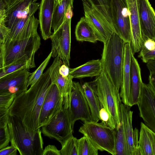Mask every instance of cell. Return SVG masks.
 <instances>
[{
	"instance_id": "1",
	"label": "cell",
	"mask_w": 155,
	"mask_h": 155,
	"mask_svg": "<svg viewBox=\"0 0 155 155\" xmlns=\"http://www.w3.org/2000/svg\"><path fill=\"white\" fill-rule=\"evenodd\" d=\"M51 84L48 68L28 89L15 97L8 109L9 114L17 117L33 130L40 128L41 110Z\"/></svg>"
},
{
	"instance_id": "2",
	"label": "cell",
	"mask_w": 155,
	"mask_h": 155,
	"mask_svg": "<svg viewBox=\"0 0 155 155\" xmlns=\"http://www.w3.org/2000/svg\"><path fill=\"white\" fill-rule=\"evenodd\" d=\"M90 83L99 98L101 107H104L109 115L108 126L114 129H118L121 122L122 101L120 90L103 70Z\"/></svg>"
},
{
	"instance_id": "3",
	"label": "cell",
	"mask_w": 155,
	"mask_h": 155,
	"mask_svg": "<svg viewBox=\"0 0 155 155\" xmlns=\"http://www.w3.org/2000/svg\"><path fill=\"white\" fill-rule=\"evenodd\" d=\"M8 126L11 145L21 155H42L43 141L40 128L33 130L17 117L9 114Z\"/></svg>"
},
{
	"instance_id": "4",
	"label": "cell",
	"mask_w": 155,
	"mask_h": 155,
	"mask_svg": "<svg viewBox=\"0 0 155 155\" xmlns=\"http://www.w3.org/2000/svg\"><path fill=\"white\" fill-rule=\"evenodd\" d=\"M124 41L114 32L104 43L101 59L103 70L120 90L122 72Z\"/></svg>"
},
{
	"instance_id": "5",
	"label": "cell",
	"mask_w": 155,
	"mask_h": 155,
	"mask_svg": "<svg viewBox=\"0 0 155 155\" xmlns=\"http://www.w3.org/2000/svg\"><path fill=\"white\" fill-rule=\"evenodd\" d=\"M38 34L30 37L0 45V68L21 59L35 64V54L41 45Z\"/></svg>"
},
{
	"instance_id": "6",
	"label": "cell",
	"mask_w": 155,
	"mask_h": 155,
	"mask_svg": "<svg viewBox=\"0 0 155 155\" xmlns=\"http://www.w3.org/2000/svg\"><path fill=\"white\" fill-rule=\"evenodd\" d=\"M84 123L79 132L87 137L98 150L116 155L115 130L101 122L92 121Z\"/></svg>"
},
{
	"instance_id": "7",
	"label": "cell",
	"mask_w": 155,
	"mask_h": 155,
	"mask_svg": "<svg viewBox=\"0 0 155 155\" xmlns=\"http://www.w3.org/2000/svg\"><path fill=\"white\" fill-rule=\"evenodd\" d=\"M71 17H66V20L52 34L51 57H59L63 64L69 67L71 45Z\"/></svg>"
},
{
	"instance_id": "8",
	"label": "cell",
	"mask_w": 155,
	"mask_h": 155,
	"mask_svg": "<svg viewBox=\"0 0 155 155\" xmlns=\"http://www.w3.org/2000/svg\"><path fill=\"white\" fill-rule=\"evenodd\" d=\"M73 131L69 108L63 106L48 123L42 127L41 130L44 135L56 139L61 144L73 135Z\"/></svg>"
},
{
	"instance_id": "9",
	"label": "cell",
	"mask_w": 155,
	"mask_h": 155,
	"mask_svg": "<svg viewBox=\"0 0 155 155\" xmlns=\"http://www.w3.org/2000/svg\"><path fill=\"white\" fill-rule=\"evenodd\" d=\"M110 11L114 32L125 43H130V13L126 1L110 0Z\"/></svg>"
},
{
	"instance_id": "10",
	"label": "cell",
	"mask_w": 155,
	"mask_h": 155,
	"mask_svg": "<svg viewBox=\"0 0 155 155\" xmlns=\"http://www.w3.org/2000/svg\"><path fill=\"white\" fill-rule=\"evenodd\" d=\"M84 17L95 31L99 41L105 43L114 32L96 7L93 0H82Z\"/></svg>"
},
{
	"instance_id": "11",
	"label": "cell",
	"mask_w": 155,
	"mask_h": 155,
	"mask_svg": "<svg viewBox=\"0 0 155 155\" xmlns=\"http://www.w3.org/2000/svg\"><path fill=\"white\" fill-rule=\"evenodd\" d=\"M69 108L73 129L75 123L78 120L84 122L92 121L82 86L78 82H73Z\"/></svg>"
},
{
	"instance_id": "12",
	"label": "cell",
	"mask_w": 155,
	"mask_h": 155,
	"mask_svg": "<svg viewBox=\"0 0 155 155\" xmlns=\"http://www.w3.org/2000/svg\"><path fill=\"white\" fill-rule=\"evenodd\" d=\"M63 98L57 86L52 83L43 102L39 118V127L48 123L61 110Z\"/></svg>"
},
{
	"instance_id": "13",
	"label": "cell",
	"mask_w": 155,
	"mask_h": 155,
	"mask_svg": "<svg viewBox=\"0 0 155 155\" xmlns=\"http://www.w3.org/2000/svg\"><path fill=\"white\" fill-rule=\"evenodd\" d=\"M137 105L144 124L155 132V93L148 84L143 82Z\"/></svg>"
},
{
	"instance_id": "14",
	"label": "cell",
	"mask_w": 155,
	"mask_h": 155,
	"mask_svg": "<svg viewBox=\"0 0 155 155\" xmlns=\"http://www.w3.org/2000/svg\"><path fill=\"white\" fill-rule=\"evenodd\" d=\"M31 74L28 69H24L0 78V94L10 93L16 96L27 91Z\"/></svg>"
},
{
	"instance_id": "15",
	"label": "cell",
	"mask_w": 155,
	"mask_h": 155,
	"mask_svg": "<svg viewBox=\"0 0 155 155\" xmlns=\"http://www.w3.org/2000/svg\"><path fill=\"white\" fill-rule=\"evenodd\" d=\"M63 63L61 59L59 57H57L49 68L52 83L57 86L63 98V107L67 109L69 108L70 105L73 78L70 75L65 78L60 74L59 70Z\"/></svg>"
},
{
	"instance_id": "16",
	"label": "cell",
	"mask_w": 155,
	"mask_h": 155,
	"mask_svg": "<svg viewBox=\"0 0 155 155\" xmlns=\"http://www.w3.org/2000/svg\"><path fill=\"white\" fill-rule=\"evenodd\" d=\"M131 107L121 104V121L124 125L128 155H139L138 148L139 131L136 128L134 129L133 128V111L130 110Z\"/></svg>"
},
{
	"instance_id": "17",
	"label": "cell",
	"mask_w": 155,
	"mask_h": 155,
	"mask_svg": "<svg viewBox=\"0 0 155 155\" xmlns=\"http://www.w3.org/2000/svg\"><path fill=\"white\" fill-rule=\"evenodd\" d=\"M130 13V44L134 54L140 51L144 41L141 31L138 0H126Z\"/></svg>"
},
{
	"instance_id": "18",
	"label": "cell",
	"mask_w": 155,
	"mask_h": 155,
	"mask_svg": "<svg viewBox=\"0 0 155 155\" xmlns=\"http://www.w3.org/2000/svg\"><path fill=\"white\" fill-rule=\"evenodd\" d=\"M138 1L143 41L150 38L155 41V11L149 0Z\"/></svg>"
},
{
	"instance_id": "19",
	"label": "cell",
	"mask_w": 155,
	"mask_h": 155,
	"mask_svg": "<svg viewBox=\"0 0 155 155\" xmlns=\"http://www.w3.org/2000/svg\"><path fill=\"white\" fill-rule=\"evenodd\" d=\"M133 51L130 43H126L124 48L120 92L121 101L130 106L131 55Z\"/></svg>"
},
{
	"instance_id": "20",
	"label": "cell",
	"mask_w": 155,
	"mask_h": 155,
	"mask_svg": "<svg viewBox=\"0 0 155 155\" xmlns=\"http://www.w3.org/2000/svg\"><path fill=\"white\" fill-rule=\"evenodd\" d=\"M55 0H41L39 7V21L43 39L50 38L52 23Z\"/></svg>"
},
{
	"instance_id": "21",
	"label": "cell",
	"mask_w": 155,
	"mask_h": 155,
	"mask_svg": "<svg viewBox=\"0 0 155 155\" xmlns=\"http://www.w3.org/2000/svg\"><path fill=\"white\" fill-rule=\"evenodd\" d=\"M40 5L38 3L32 2L27 12L18 18L15 24L10 29V32L7 37L0 45L25 38L27 24L31 16L39 8Z\"/></svg>"
},
{
	"instance_id": "22",
	"label": "cell",
	"mask_w": 155,
	"mask_h": 155,
	"mask_svg": "<svg viewBox=\"0 0 155 155\" xmlns=\"http://www.w3.org/2000/svg\"><path fill=\"white\" fill-rule=\"evenodd\" d=\"M143 83L140 68L132 51L131 55L130 97V106L131 107L137 104Z\"/></svg>"
},
{
	"instance_id": "23",
	"label": "cell",
	"mask_w": 155,
	"mask_h": 155,
	"mask_svg": "<svg viewBox=\"0 0 155 155\" xmlns=\"http://www.w3.org/2000/svg\"><path fill=\"white\" fill-rule=\"evenodd\" d=\"M101 60H93L74 68H70L69 74L73 78L96 77L102 71Z\"/></svg>"
},
{
	"instance_id": "24",
	"label": "cell",
	"mask_w": 155,
	"mask_h": 155,
	"mask_svg": "<svg viewBox=\"0 0 155 155\" xmlns=\"http://www.w3.org/2000/svg\"><path fill=\"white\" fill-rule=\"evenodd\" d=\"M33 0H17L5 11V23L10 29L18 18L25 15L29 10Z\"/></svg>"
},
{
	"instance_id": "25",
	"label": "cell",
	"mask_w": 155,
	"mask_h": 155,
	"mask_svg": "<svg viewBox=\"0 0 155 155\" xmlns=\"http://www.w3.org/2000/svg\"><path fill=\"white\" fill-rule=\"evenodd\" d=\"M75 34L76 39L78 41L94 43L99 41L95 31L84 16L81 17L78 22Z\"/></svg>"
},
{
	"instance_id": "26",
	"label": "cell",
	"mask_w": 155,
	"mask_h": 155,
	"mask_svg": "<svg viewBox=\"0 0 155 155\" xmlns=\"http://www.w3.org/2000/svg\"><path fill=\"white\" fill-rule=\"evenodd\" d=\"M90 110L93 121L100 120L99 112L101 105L99 98L90 83L86 82L82 85Z\"/></svg>"
},
{
	"instance_id": "27",
	"label": "cell",
	"mask_w": 155,
	"mask_h": 155,
	"mask_svg": "<svg viewBox=\"0 0 155 155\" xmlns=\"http://www.w3.org/2000/svg\"><path fill=\"white\" fill-rule=\"evenodd\" d=\"M74 0H64L59 3L55 2L51 28L56 31L66 18L69 9L73 7Z\"/></svg>"
},
{
	"instance_id": "28",
	"label": "cell",
	"mask_w": 155,
	"mask_h": 155,
	"mask_svg": "<svg viewBox=\"0 0 155 155\" xmlns=\"http://www.w3.org/2000/svg\"><path fill=\"white\" fill-rule=\"evenodd\" d=\"M138 148L139 155H153L150 138L146 129V125L140 123Z\"/></svg>"
},
{
	"instance_id": "29",
	"label": "cell",
	"mask_w": 155,
	"mask_h": 155,
	"mask_svg": "<svg viewBox=\"0 0 155 155\" xmlns=\"http://www.w3.org/2000/svg\"><path fill=\"white\" fill-rule=\"evenodd\" d=\"M35 67V63L24 59H19L5 67L0 68V78L19 70Z\"/></svg>"
},
{
	"instance_id": "30",
	"label": "cell",
	"mask_w": 155,
	"mask_h": 155,
	"mask_svg": "<svg viewBox=\"0 0 155 155\" xmlns=\"http://www.w3.org/2000/svg\"><path fill=\"white\" fill-rule=\"evenodd\" d=\"M115 130L116 155H128L124 125L122 121L118 128Z\"/></svg>"
},
{
	"instance_id": "31",
	"label": "cell",
	"mask_w": 155,
	"mask_h": 155,
	"mask_svg": "<svg viewBox=\"0 0 155 155\" xmlns=\"http://www.w3.org/2000/svg\"><path fill=\"white\" fill-rule=\"evenodd\" d=\"M8 112L0 114V149L8 145L10 142L8 126Z\"/></svg>"
},
{
	"instance_id": "32",
	"label": "cell",
	"mask_w": 155,
	"mask_h": 155,
	"mask_svg": "<svg viewBox=\"0 0 155 155\" xmlns=\"http://www.w3.org/2000/svg\"><path fill=\"white\" fill-rule=\"evenodd\" d=\"M98 150L86 136L78 139V155H97Z\"/></svg>"
},
{
	"instance_id": "33",
	"label": "cell",
	"mask_w": 155,
	"mask_h": 155,
	"mask_svg": "<svg viewBox=\"0 0 155 155\" xmlns=\"http://www.w3.org/2000/svg\"><path fill=\"white\" fill-rule=\"evenodd\" d=\"M61 145V155H78V139L73 135Z\"/></svg>"
},
{
	"instance_id": "34",
	"label": "cell",
	"mask_w": 155,
	"mask_h": 155,
	"mask_svg": "<svg viewBox=\"0 0 155 155\" xmlns=\"http://www.w3.org/2000/svg\"><path fill=\"white\" fill-rule=\"evenodd\" d=\"M52 52L51 51L47 58L45 59L38 68L31 74L28 78V86L33 85L40 78L43 74V72L47 66L51 57Z\"/></svg>"
},
{
	"instance_id": "35",
	"label": "cell",
	"mask_w": 155,
	"mask_h": 155,
	"mask_svg": "<svg viewBox=\"0 0 155 155\" xmlns=\"http://www.w3.org/2000/svg\"><path fill=\"white\" fill-rule=\"evenodd\" d=\"M96 7L111 26L113 23L110 11V0H93Z\"/></svg>"
},
{
	"instance_id": "36",
	"label": "cell",
	"mask_w": 155,
	"mask_h": 155,
	"mask_svg": "<svg viewBox=\"0 0 155 155\" xmlns=\"http://www.w3.org/2000/svg\"><path fill=\"white\" fill-rule=\"evenodd\" d=\"M16 95L8 93L0 94V114L8 112Z\"/></svg>"
},
{
	"instance_id": "37",
	"label": "cell",
	"mask_w": 155,
	"mask_h": 155,
	"mask_svg": "<svg viewBox=\"0 0 155 155\" xmlns=\"http://www.w3.org/2000/svg\"><path fill=\"white\" fill-rule=\"evenodd\" d=\"M155 48V41L152 39L148 38L144 41L140 52L143 53L147 51H151Z\"/></svg>"
},
{
	"instance_id": "38",
	"label": "cell",
	"mask_w": 155,
	"mask_h": 155,
	"mask_svg": "<svg viewBox=\"0 0 155 155\" xmlns=\"http://www.w3.org/2000/svg\"><path fill=\"white\" fill-rule=\"evenodd\" d=\"M138 57L141 59L143 62L147 63L150 60L155 58V48L151 51L140 52Z\"/></svg>"
},
{
	"instance_id": "39",
	"label": "cell",
	"mask_w": 155,
	"mask_h": 155,
	"mask_svg": "<svg viewBox=\"0 0 155 155\" xmlns=\"http://www.w3.org/2000/svg\"><path fill=\"white\" fill-rule=\"evenodd\" d=\"M61 155L60 150L54 145H48L44 149L42 155Z\"/></svg>"
},
{
	"instance_id": "40",
	"label": "cell",
	"mask_w": 155,
	"mask_h": 155,
	"mask_svg": "<svg viewBox=\"0 0 155 155\" xmlns=\"http://www.w3.org/2000/svg\"><path fill=\"white\" fill-rule=\"evenodd\" d=\"M17 150V149L13 146H7L0 149V155H16Z\"/></svg>"
},
{
	"instance_id": "41",
	"label": "cell",
	"mask_w": 155,
	"mask_h": 155,
	"mask_svg": "<svg viewBox=\"0 0 155 155\" xmlns=\"http://www.w3.org/2000/svg\"><path fill=\"white\" fill-rule=\"evenodd\" d=\"M99 116L101 122L108 126L109 115L105 109L102 107H101L100 110Z\"/></svg>"
},
{
	"instance_id": "42",
	"label": "cell",
	"mask_w": 155,
	"mask_h": 155,
	"mask_svg": "<svg viewBox=\"0 0 155 155\" xmlns=\"http://www.w3.org/2000/svg\"><path fill=\"white\" fill-rule=\"evenodd\" d=\"M70 71L69 67L63 63L60 68L59 72L62 76L67 78L70 75Z\"/></svg>"
},
{
	"instance_id": "43",
	"label": "cell",
	"mask_w": 155,
	"mask_h": 155,
	"mask_svg": "<svg viewBox=\"0 0 155 155\" xmlns=\"http://www.w3.org/2000/svg\"><path fill=\"white\" fill-rule=\"evenodd\" d=\"M146 129L151 139L153 155H155V132L148 128L147 126Z\"/></svg>"
},
{
	"instance_id": "44",
	"label": "cell",
	"mask_w": 155,
	"mask_h": 155,
	"mask_svg": "<svg viewBox=\"0 0 155 155\" xmlns=\"http://www.w3.org/2000/svg\"><path fill=\"white\" fill-rule=\"evenodd\" d=\"M148 84L155 93V72H150Z\"/></svg>"
},
{
	"instance_id": "45",
	"label": "cell",
	"mask_w": 155,
	"mask_h": 155,
	"mask_svg": "<svg viewBox=\"0 0 155 155\" xmlns=\"http://www.w3.org/2000/svg\"><path fill=\"white\" fill-rule=\"evenodd\" d=\"M146 65L150 72H155V58L149 61Z\"/></svg>"
},
{
	"instance_id": "46",
	"label": "cell",
	"mask_w": 155,
	"mask_h": 155,
	"mask_svg": "<svg viewBox=\"0 0 155 155\" xmlns=\"http://www.w3.org/2000/svg\"><path fill=\"white\" fill-rule=\"evenodd\" d=\"M5 3L6 8H8L13 5L17 0H3Z\"/></svg>"
},
{
	"instance_id": "47",
	"label": "cell",
	"mask_w": 155,
	"mask_h": 155,
	"mask_svg": "<svg viewBox=\"0 0 155 155\" xmlns=\"http://www.w3.org/2000/svg\"><path fill=\"white\" fill-rule=\"evenodd\" d=\"M63 0H55V1L56 3H59Z\"/></svg>"
},
{
	"instance_id": "48",
	"label": "cell",
	"mask_w": 155,
	"mask_h": 155,
	"mask_svg": "<svg viewBox=\"0 0 155 155\" xmlns=\"http://www.w3.org/2000/svg\"><path fill=\"white\" fill-rule=\"evenodd\" d=\"M38 0H33L32 2H35Z\"/></svg>"
},
{
	"instance_id": "49",
	"label": "cell",
	"mask_w": 155,
	"mask_h": 155,
	"mask_svg": "<svg viewBox=\"0 0 155 155\" xmlns=\"http://www.w3.org/2000/svg\"><path fill=\"white\" fill-rule=\"evenodd\" d=\"M125 0L126 1V0Z\"/></svg>"
}]
</instances>
